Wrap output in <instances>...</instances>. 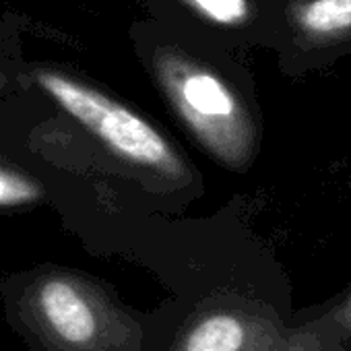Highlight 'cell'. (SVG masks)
<instances>
[{"label": "cell", "mask_w": 351, "mask_h": 351, "mask_svg": "<svg viewBox=\"0 0 351 351\" xmlns=\"http://www.w3.org/2000/svg\"><path fill=\"white\" fill-rule=\"evenodd\" d=\"M40 306L50 326L66 341L85 343L95 332V316L85 298L62 279H52L42 287Z\"/></svg>", "instance_id": "obj_4"}, {"label": "cell", "mask_w": 351, "mask_h": 351, "mask_svg": "<svg viewBox=\"0 0 351 351\" xmlns=\"http://www.w3.org/2000/svg\"><path fill=\"white\" fill-rule=\"evenodd\" d=\"M275 46L289 75L328 71L351 54V0H279Z\"/></svg>", "instance_id": "obj_3"}, {"label": "cell", "mask_w": 351, "mask_h": 351, "mask_svg": "<svg viewBox=\"0 0 351 351\" xmlns=\"http://www.w3.org/2000/svg\"><path fill=\"white\" fill-rule=\"evenodd\" d=\"M155 73L176 112L215 159L232 169L252 163L261 141L258 120L228 79L176 52L157 54Z\"/></svg>", "instance_id": "obj_1"}, {"label": "cell", "mask_w": 351, "mask_h": 351, "mask_svg": "<svg viewBox=\"0 0 351 351\" xmlns=\"http://www.w3.org/2000/svg\"><path fill=\"white\" fill-rule=\"evenodd\" d=\"M209 23L230 29H263L275 42L279 27V0H184Z\"/></svg>", "instance_id": "obj_5"}, {"label": "cell", "mask_w": 351, "mask_h": 351, "mask_svg": "<svg viewBox=\"0 0 351 351\" xmlns=\"http://www.w3.org/2000/svg\"><path fill=\"white\" fill-rule=\"evenodd\" d=\"M40 195L42 191L38 182H34L19 171L0 165V207L27 205L40 199Z\"/></svg>", "instance_id": "obj_7"}, {"label": "cell", "mask_w": 351, "mask_h": 351, "mask_svg": "<svg viewBox=\"0 0 351 351\" xmlns=\"http://www.w3.org/2000/svg\"><path fill=\"white\" fill-rule=\"evenodd\" d=\"M36 79L56 106L124 161L171 178L184 173V163L167 138L124 104L62 73L40 71Z\"/></svg>", "instance_id": "obj_2"}, {"label": "cell", "mask_w": 351, "mask_h": 351, "mask_svg": "<svg viewBox=\"0 0 351 351\" xmlns=\"http://www.w3.org/2000/svg\"><path fill=\"white\" fill-rule=\"evenodd\" d=\"M244 343V326L226 314L201 322L189 337L186 351H238Z\"/></svg>", "instance_id": "obj_6"}]
</instances>
